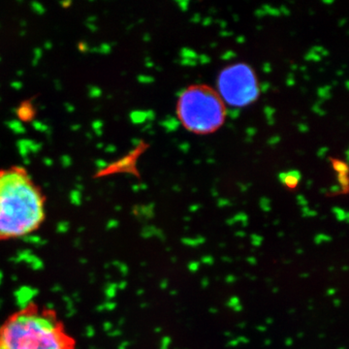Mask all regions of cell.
<instances>
[{
    "label": "cell",
    "mask_w": 349,
    "mask_h": 349,
    "mask_svg": "<svg viewBox=\"0 0 349 349\" xmlns=\"http://www.w3.org/2000/svg\"><path fill=\"white\" fill-rule=\"evenodd\" d=\"M44 217V199L24 170L0 172V240L30 235Z\"/></svg>",
    "instance_id": "obj_1"
},
{
    "label": "cell",
    "mask_w": 349,
    "mask_h": 349,
    "mask_svg": "<svg viewBox=\"0 0 349 349\" xmlns=\"http://www.w3.org/2000/svg\"><path fill=\"white\" fill-rule=\"evenodd\" d=\"M0 349H74V342L53 313L29 308L1 326Z\"/></svg>",
    "instance_id": "obj_2"
},
{
    "label": "cell",
    "mask_w": 349,
    "mask_h": 349,
    "mask_svg": "<svg viewBox=\"0 0 349 349\" xmlns=\"http://www.w3.org/2000/svg\"><path fill=\"white\" fill-rule=\"evenodd\" d=\"M177 115L183 126L197 134H208L224 122L226 111L220 96L207 85H192L180 95Z\"/></svg>",
    "instance_id": "obj_3"
},
{
    "label": "cell",
    "mask_w": 349,
    "mask_h": 349,
    "mask_svg": "<svg viewBox=\"0 0 349 349\" xmlns=\"http://www.w3.org/2000/svg\"><path fill=\"white\" fill-rule=\"evenodd\" d=\"M221 99L234 107H245L253 103L259 95L257 79L253 70L245 63L226 67L218 77Z\"/></svg>",
    "instance_id": "obj_4"
},
{
    "label": "cell",
    "mask_w": 349,
    "mask_h": 349,
    "mask_svg": "<svg viewBox=\"0 0 349 349\" xmlns=\"http://www.w3.org/2000/svg\"><path fill=\"white\" fill-rule=\"evenodd\" d=\"M17 148L20 155L24 159L27 158L29 153L36 154L42 149V145L30 139H20L17 142Z\"/></svg>",
    "instance_id": "obj_5"
},
{
    "label": "cell",
    "mask_w": 349,
    "mask_h": 349,
    "mask_svg": "<svg viewBox=\"0 0 349 349\" xmlns=\"http://www.w3.org/2000/svg\"><path fill=\"white\" fill-rule=\"evenodd\" d=\"M129 172L133 173L135 171V155L129 154L128 156H125L123 158H120L119 161L109 164V168L107 169V172Z\"/></svg>",
    "instance_id": "obj_6"
},
{
    "label": "cell",
    "mask_w": 349,
    "mask_h": 349,
    "mask_svg": "<svg viewBox=\"0 0 349 349\" xmlns=\"http://www.w3.org/2000/svg\"><path fill=\"white\" fill-rule=\"evenodd\" d=\"M301 178V175L298 171H291V172H286L282 173L279 175V180L280 182L286 185L289 188H295Z\"/></svg>",
    "instance_id": "obj_7"
},
{
    "label": "cell",
    "mask_w": 349,
    "mask_h": 349,
    "mask_svg": "<svg viewBox=\"0 0 349 349\" xmlns=\"http://www.w3.org/2000/svg\"><path fill=\"white\" fill-rule=\"evenodd\" d=\"M16 114L21 121H29L34 116V110L29 103H22L16 110Z\"/></svg>",
    "instance_id": "obj_8"
},
{
    "label": "cell",
    "mask_w": 349,
    "mask_h": 349,
    "mask_svg": "<svg viewBox=\"0 0 349 349\" xmlns=\"http://www.w3.org/2000/svg\"><path fill=\"white\" fill-rule=\"evenodd\" d=\"M7 127L10 129L13 133L17 134V135H23L26 132V128L24 126V124L22 121H21L19 119H10L9 121L6 122Z\"/></svg>",
    "instance_id": "obj_9"
},
{
    "label": "cell",
    "mask_w": 349,
    "mask_h": 349,
    "mask_svg": "<svg viewBox=\"0 0 349 349\" xmlns=\"http://www.w3.org/2000/svg\"><path fill=\"white\" fill-rule=\"evenodd\" d=\"M148 114H149V112H144V111H133V112L130 113L129 118H130V120H131L134 124H141V123H144L147 119H149Z\"/></svg>",
    "instance_id": "obj_10"
},
{
    "label": "cell",
    "mask_w": 349,
    "mask_h": 349,
    "mask_svg": "<svg viewBox=\"0 0 349 349\" xmlns=\"http://www.w3.org/2000/svg\"><path fill=\"white\" fill-rule=\"evenodd\" d=\"M205 238L204 237H201V236H198L196 239H191V238H183L182 240V243L187 246H190V247H197L203 244H205Z\"/></svg>",
    "instance_id": "obj_11"
},
{
    "label": "cell",
    "mask_w": 349,
    "mask_h": 349,
    "mask_svg": "<svg viewBox=\"0 0 349 349\" xmlns=\"http://www.w3.org/2000/svg\"><path fill=\"white\" fill-rule=\"evenodd\" d=\"M89 51L97 52V53H101V55H109V53L111 52V51H112V46L109 43H103V44L99 45L98 47H96L94 49H90Z\"/></svg>",
    "instance_id": "obj_12"
},
{
    "label": "cell",
    "mask_w": 349,
    "mask_h": 349,
    "mask_svg": "<svg viewBox=\"0 0 349 349\" xmlns=\"http://www.w3.org/2000/svg\"><path fill=\"white\" fill-rule=\"evenodd\" d=\"M32 126L35 130L38 131V132H41V133L50 132V128H49L48 125L46 123L42 122V121H39V120H33L32 121Z\"/></svg>",
    "instance_id": "obj_13"
},
{
    "label": "cell",
    "mask_w": 349,
    "mask_h": 349,
    "mask_svg": "<svg viewBox=\"0 0 349 349\" xmlns=\"http://www.w3.org/2000/svg\"><path fill=\"white\" fill-rule=\"evenodd\" d=\"M30 6H31L32 11H33L35 14L39 15V16L44 15L45 12H46V8L44 7V5H43L42 3L38 2V1H32V2L30 3Z\"/></svg>",
    "instance_id": "obj_14"
},
{
    "label": "cell",
    "mask_w": 349,
    "mask_h": 349,
    "mask_svg": "<svg viewBox=\"0 0 349 349\" xmlns=\"http://www.w3.org/2000/svg\"><path fill=\"white\" fill-rule=\"evenodd\" d=\"M88 95L91 98H99L102 95V89L97 85H90L88 87Z\"/></svg>",
    "instance_id": "obj_15"
},
{
    "label": "cell",
    "mask_w": 349,
    "mask_h": 349,
    "mask_svg": "<svg viewBox=\"0 0 349 349\" xmlns=\"http://www.w3.org/2000/svg\"><path fill=\"white\" fill-rule=\"evenodd\" d=\"M332 240V237L327 235V234H317L315 237H314V243L316 245H321L323 243H330V241Z\"/></svg>",
    "instance_id": "obj_16"
},
{
    "label": "cell",
    "mask_w": 349,
    "mask_h": 349,
    "mask_svg": "<svg viewBox=\"0 0 349 349\" xmlns=\"http://www.w3.org/2000/svg\"><path fill=\"white\" fill-rule=\"evenodd\" d=\"M333 211L335 212V214H336V216H337V218L338 221H343V220H347L348 219V213L345 212L342 209L334 208Z\"/></svg>",
    "instance_id": "obj_17"
},
{
    "label": "cell",
    "mask_w": 349,
    "mask_h": 349,
    "mask_svg": "<svg viewBox=\"0 0 349 349\" xmlns=\"http://www.w3.org/2000/svg\"><path fill=\"white\" fill-rule=\"evenodd\" d=\"M102 128H103V121L96 119L92 122V129L97 136L102 135Z\"/></svg>",
    "instance_id": "obj_18"
},
{
    "label": "cell",
    "mask_w": 349,
    "mask_h": 349,
    "mask_svg": "<svg viewBox=\"0 0 349 349\" xmlns=\"http://www.w3.org/2000/svg\"><path fill=\"white\" fill-rule=\"evenodd\" d=\"M95 166L100 172H104V171H107V169L109 168V163L107 162L106 160L99 158L95 161Z\"/></svg>",
    "instance_id": "obj_19"
},
{
    "label": "cell",
    "mask_w": 349,
    "mask_h": 349,
    "mask_svg": "<svg viewBox=\"0 0 349 349\" xmlns=\"http://www.w3.org/2000/svg\"><path fill=\"white\" fill-rule=\"evenodd\" d=\"M43 55V51L40 48H35L33 51V58H32V64L36 65L38 62L40 61L41 57Z\"/></svg>",
    "instance_id": "obj_20"
},
{
    "label": "cell",
    "mask_w": 349,
    "mask_h": 349,
    "mask_svg": "<svg viewBox=\"0 0 349 349\" xmlns=\"http://www.w3.org/2000/svg\"><path fill=\"white\" fill-rule=\"evenodd\" d=\"M250 239H251L252 245L255 246V247L260 246L262 245V243H263V240H264L263 237L260 236V235H258V234H252L251 236H250Z\"/></svg>",
    "instance_id": "obj_21"
},
{
    "label": "cell",
    "mask_w": 349,
    "mask_h": 349,
    "mask_svg": "<svg viewBox=\"0 0 349 349\" xmlns=\"http://www.w3.org/2000/svg\"><path fill=\"white\" fill-rule=\"evenodd\" d=\"M60 162H61V165L65 167V168H68L72 165V158H71L69 155L67 154H64L60 157Z\"/></svg>",
    "instance_id": "obj_22"
},
{
    "label": "cell",
    "mask_w": 349,
    "mask_h": 349,
    "mask_svg": "<svg viewBox=\"0 0 349 349\" xmlns=\"http://www.w3.org/2000/svg\"><path fill=\"white\" fill-rule=\"evenodd\" d=\"M240 302L239 297H237V296H233V297H231V298L228 300V302H227V306H228L229 308H234L236 306L240 305Z\"/></svg>",
    "instance_id": "obj_23"
},
{
    "label": "cell",
    "mask_w": 349,
    "mask_h": 349,
    "mask_svg": "<svg viewBox=\"0 0 349 349\" xmlns=\"http://www.w3.org/2000/svg\"><path fill=\"white\" fill-rule=\"evenodd\" d=\"M201 263H203L205 265H208V266H211L214 263V259L211 255H205L201 258Z\"/></svg>",
    "instance_id": "obj_24"
},
{
    "label": "cell",
    "mask_w": 349,
    "mask_h": 349,
    "mask_svg": "<svg viewBox=\"0 0 349 349\" xmlns=\"http://www.w3.org/2000/svg\"><path fill=\"white\" fill-rule=\"evenodd\" d=\"M187 268H188V270L191 273H196V272H198V270L200 269V263L199 262H196V261L190 262L188 264V266H187Z\"/></svg>",
    "instance_id": "obj_25"
},
{
    "label": "cell",
    "mask_w": 349,
    "mask_h": 349,
    "mask_svg": "<svg viewBox=\"0 0 349 349\" xmlns=\"http://www.w3.org/2000/svg\"><path fill=\"white\" fill-rule=\"evenodd\" d=\"M172 342V339L170 338L169 337H165L162 338V342H161V347L160 349H168L170 344Z\"/></svg>",
    "instance_id": "obj_26"
},
{
    "label": "cell",
    "mask_w": 349,
    "mask_h": 349,
    "mask_svg": "<svg viewBox=\"0 0 349 349\" xmlns=\"http://www.w3.org/2000/svg\"><path fill=\"white\" fill-rule=\"evenodd\" d=\"M11 86H12V88L16 89V90H20V89L22 88L23 84L21 82V80H14V82L11 83Z\"/></svg>",
    "instance_id": "obj_27"
},
{
    "label": "cell",
    "mask_w": 349,
    "mask_h": 349,
    "mask_svg": "<svg viewBox=\"0 0 349 349\" xmlns=\"http://www.w3.org/2000/svg\"><path fill=\"white\" fill-rule=\"evenodd\" d=\"M236 280H237L236 276H235V275H233V274H229V275H227V276L225 277V282H227V283H229V284L234 283Z\"/></svg>",
    "instance_id": "obj_28"
},
{
    "label": "cell",
    "mask_w": 349,
    "mask_h": 349,
    "mask_svg": "<svg viewBox=\"0 0 349 349\" xmlns=\"http://www.w3.org/2000/svg\"><path fill=\"white\" fill-rule=\"evenodd\" d=\"M79 50H80V51H84V52H85V51H89L90 49H89L88 45H87L86 43H80V44L79 45Z\"/></svg>",
    "instance_id": "obj_29"
},
{
    "label": "cell",
    "mask_w": 349,
    "mask_h": 349,
    "mask_svg": "<svg viewBox=\"0 0 349 349\" xmlns=\"http://www.w3.org/2000/svg\"><path fill=\"white\" fill-rule=\"evenodd\" d=\"M237 342H239V343H248L249 342V339L247 338V337H244V336H240V337H238L237 338Z\"/></svg>",
    "instance_id": "obj_30"
},
{
    "label": "cell",
    "mask_w": 349,
    "mask_h": 349,
    "mask_svg": "<svg viewBox=\"0 0 349 349\" xmlns=\"http://www.w3.org/2000/svg\"><path fill=\"white\" fill-rule=\"evenodd\" d=\"M201 285H202V287H203V288H207L208 286L210 285V280H209V279H207V277H205V279H203L202 281H201Z\"/></svg>",
    "instance_id": "obj_31"
},
{
    "label": "cell",
    "mask_w": 349,
    "mask_h": 349,
    "mask_svg": "<svg viewBox=\"0 0 349 349\" xmlns=\"http://www.w3.org/2000/svg\"><path fill=\"white\" fill-rule=\"evenodd\" d=\"M246 261H247L250 265H256V264H257V259H256L255 257H253V256H249V257L246 259Z\"/></svg>",
    "instance_id": "obj_32"
},
{
    "label": "cell",
    "mask_w": 349,
    "mask_h": 349,
    "mask_svg": "<svg viewBox=\"0 0 349 349\" xmlns=\"http://www.w3.org/2000/svg\"><path fill=\"white\" fill-rule=\"evenodd\" d=\"M43 162H44L45 165H47V166H51V165H52V160H51L50 157L44 158V159H43Z\"/></svg>",
    "instance_id": "obj_33"
},
{
    "label": "cell",
    "mask_w": 349,
    "mask_h": 349,
    "mask_svg": "<svg viewBox=\"0 0 349 349\" xmlns=\"http://www.w3.org/2000/svg\"><path fill=\"white\" fill-rule=\"evenodd\" d=\"M105 149H106V151H107V153H114V151H115V150H116V148H115L114 146H112V145H110V146H107Z\"/></svg>",
    "instance_id": "obj_34"
},
{
    "label": "cell",
    "mask_w": 349,
    "mask_h": 349,
    "mask_svg": "<svg viewBox=\"0 0 349 349\" xmlns=\"http://www.w3.org/2000/svg\"><path fill=\"white\" fill-rule=\"evenodd\" d=\"M239 344V342H237V339H233V341H230L229 342H228V346H233V347H235V346H237Z\"/></svg>",
    "instance_id": "obj_35"
},
{
    "label": "cell",
    "mask_w": 349,
    "mask_h": 349,
    "mask_svg": "<svg viewBox=\"0 0 349 349\" xmlns=\"http://www.w3.org/2000/svg\"><path fill=\"white\" fill-rule=\"evenodd\" d=\"M335 294H336V289H334V288H330V289L327 290L328 296H334Z\"/></svg>",
    "instance_id": "obj_36"
},
{
    "label": "cell",
    "mask_w": 349,
    "mask_h": 349,
    "mask_svg": "<svg viewBox=\"0 0 349 349\" xmlns=\"http://www.w3.org/2000/svg\"><path fill=\"white\" fill-rule=\"evenodd\" d=\"M233 310H234V311H236V312H240V311H241V310H243V306H241L240 303V305L236 306V307H235L234 308H233Z\"/></svg>",
    "instance_id": "obj_37"
},
{
    "label": "cell",
    "mask_w": 349,
    "mask_h": 349,
    "mask_svg": "<svg viewBox=\"0 0 349 349\" xmlns=\"http://www.w3.org/2000/svg\"><path fill=\"white\" fill-rule=\"evenodd\" d=\"M285 344L287 345V346H291L292 344H293V339L292 338H286L285 339Z\"/></svg>",
    "instance_id": "obj_38"
},
{
    "label": "cell",
    "mask_w": 349,
    "mask_h": 349,
    "mask_svg": "<svg viewBox=\"0 0 349 349\" xmlns=\"http://www.w3.org/2000/svg\"><path fill=\"white\" fill-rule=\"evenodd\" d=\"M167 286H168V280L167 279H163V281L161 282V288L165 289V288H167Z\"/></svg>",
    "instance_id": "obj_39"
},
{
    "label": "cell",
    "mask_w": 349,
    "mask_h": 349,
    "mask_svg": "<svg viewBox=\"0 0 349 349\" xmlns=\"http://www.w3.org/2000/svg\"><path fill=\"white\" fill-rule=\"evenodd\" d=\"M65 107H66V110L68 112H73L74 111V107L72 105H69V104H65Z\"/></svg>",
    "instance_id": "obj_40"
},
{
    "label": "cell",
    "mask_w": 349,
    "mask_h": 349,
    "mask_svg": "<svg viewBox=\"0 0 349 349\" xmlns=\"http://www.w3.org/2000/svg\"><path fill=\"white\" fill-rule=\"evenodd\" d=\"M236 236H237V237H241V238H243V237H245V232H243V231H240V232L239 231V232H237V233H236Z\"/></svg>",
    "instance_id": "obj_41"
},
{
    "label": "cell",
    "mask_w": 349,
    "mask_h": 349,
    "mask_svg": "<svg viewBox=\"0 0 349 349\" xmlns=\"http://www.w3.org/2000/svg\"><path fill=\"white\" fill-rule=\"evenodd\" d=\"M333 303H334V305H335L336 307H339V306H341V303H341V300H338V299L334 300Z\"/></svg>",
    "instance_id": "obj_42"
},
{
    "label": "cell",
    "mask_w": 349,
    "mask_h": 349,
    "mask_svg": "<svg viewBox=\"0 0 349 349\" xmlns=\"http://www.w3.org/2000/svg\"><path fill=\"white\" fill-rule=\"evenodd\" d=\"M209 311L211 312V313H217V308H211L210 309H209Z\"/></svg>",
    "instance_id": "obj_43"
},
{
    "label": "cell",
    "mask_w": 349,
    "mask_h": 349,
    "mask_svg": "<svg viewBox=\"0 0 349 349\" xmlns=\"http://www.w3.org/2000/svg\"><path fill=\"white\" fill-rule=\"evenodd\" d=\"M61 5L63 6L64 8H66V6H70V5H71V2H70V1H67V2H61Z\"/></svg>",
    "instance_id": "obj_44"
},
{
    "label": "cell",
    "mask_w": 349,
    "mask_h": 349,
    "mask_svg": "<svg viewBox=\"0 0 349 349\" xmlns=\"http://www.w3.org/2000/svg\"><path fill=\"white\" fill-rule=\"evenodd\" d=\"M257 330L258 331H261V332H264V331H266V327H264V326H258Z\"/></svg>",
    "instance_id": "obj_45"
},
{
    "label": "cell",
    "mask_w": 349,
    "mask_h": 349,
    "mask_svg": "<svg viewBox=\"0 0 349 349\" xmlns=\"http://www.w3.org/2000/svg\"><path fill=\"white\" fill-rule=\"evenodd\" d=\"M51 44L50 42H47L46 44H45V48L46 49H51Z\"/></svg>",
    "instance_id": "obj_46"
},
{
    "label": "cell",
    "mask_w": 349,
    "mask_h": 349,
    "mask_svg": "<svg viewBox=\"0 0 349 349\" xmlns=\"http://www.w3.org/2000/svg\"><path fill=\"white\" fill-rule=\"evenodd\" d=\"M222 260H223V261H228V262H232V260H231V259H229V258H227V257H223V258H222Z\"/></svg>",
    "instance_id": "obj_47"
},
{
    "label": "cell",
    "mask_w": 349,
    "mask_h": 349,
    "mask_svg": "<svg viewBox=\"0 0 349 349\" xmlns=\"http://www.w3.org/2000/svg\"><path fill=\"white\" fill-rule=\"evenodd\" d=\"M271 343H272L271 339H267V341L265 342V345H270Z\"/></svg>",
    "instance_id": "obj_48"
},
{
    "label": "cell",
    "mask_w": 349,
    "mask_h": 349,
    "mask_svg": "<svg viewBox=\"0 0 349 349\" xmlns=\"http://www.w3.org/2000/svg\"><path fill=\"white\" fill-rule=\"evenodd\" d=\"M266 322H267L268 324H272V323H273V319H272V318H268Z\"/></svg>",
    "instance_id": "obj_49"
},
{
    "label": "cell",
    "mask_w": 349,
    "mask_h": 349,
    "mask_svg": "<svg viewBox=\"0 0 349 349\" xmlns=\"http://www.w3.org/2000/svg\"><path fill=\"white\" fill-rule=\"evenodd\" d=\"M170 294H171V295H173V296H175V295H177V291H176V290H173V291H171V292H170Z\"/></svg>",
    "instance_id": "obj_50"
},
{
    "label": "cell",
    "mask_w": 349,
    "mask_h": 349,
    "mask_svg": "<svg viewBox=\"0 0 349 349\" xmlns=\"http://www.w3.org/2000/svg\"><path fill=\"white\" fill-rule=\"evenodd\" d=\"M245 323H241V324H239V327H240V328H245Z\"/></svg>",
    "instance_id": "obj_51"
},
{
    "label": "cell",
    "mask_w": 349,
    "mask_h": 349,
    "mask_svg": "<svg viewBox=\"0 0 349 349\" xmlns=\"http://www.w3.org/2000/svg\"><path fill=\"white\" fill-rule=\"evenodd\" d=\"M302 277H308V274H301Z\"/></svg>",
    "instance_id": "obj_52"
},
{
    "label": "cell",
    "mask_w": 349,
    "mask_h": 349,
    "mask_svg": "<svg viewBox=\"0 0 349 349\" xmlns=\"http://www.w3.org/2000/svg\"><path fill=\"white\" fill-rule=\"evenodd\" d=\"M224 335H225L226 337H231V336H232V334H231V333H229V332H227V333H225Z\"/></svg>",
    "instance_id": "obj_53"
},
{
    "label": "cell",
    "mask_w": 349,
    "mask_h": 349,
    "mask_svg": "<svg viewBox=\"0 0 349 349\" xmlns=\"http://www.w3.org/2000/svg\"><path fill=\"white\" fill-rule=\"evenodd\" d=\"M303 336V333H300V334L298 335V337H302Z\"/></svg>",
    "instance_id": "obj_54"
},
{
    "label": "cell",
    "mask_w": 349,
    "mask_h": 349,
    "mask_svg": "<svg viewBox=\"0 0 349 349\" xmlns=\"http://www.w3.org/2000/svg\"><path fill=\"white\" fill-rule=\"evenodd\" d=\"M297 252H298L299 254H301V253L303 252V250H300V249H299V250H298V251H297Z\"/></svg>",
    "instance_id": "obj_55"
},
{
    "label": "cell",
    "mask_w": 349,
    "mask_h": 349,
    "mask_svg": "<svg viewBox=\"0 0 349 349\" xmlns=\"http://www.w3.org/2000/svg\"><path fill=\"white\" fill-rule=\"evenodd\" d=\"M172 261H173V262H176V258H175V257L172 258Z\"/></svg>",
    "instance_id": "obj_56"
},
{
    "label": "cell",
    "mask_w": 349,
    "mask_h": 349,
    "mask_svg": "<svg viewBox=\"0 0 349 349\" xmlns=\"http://www.w3.org/2000/svg\"><path fill=\"white\" fill-rule=\"evenodd\" d=\"M339 349H344V348H339Z\"/></svg>",
    "instance_id": "obj_57"
},
{
    "label": "cell",
    "mask_w": 349,
    "mask_h": 349,
    "mask_svg": "<svg viewBox=\"0 0 349 349\" xmlns=\"http://www.w3.org/2000/svg\"><path fill=\"white\" fill-rule=\"evenodd\" d=\"M0 60H1V58H0Z\"/></svg>",
    "instance_id": "obj_58"
}]
</instances>
